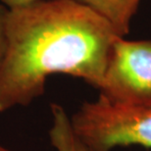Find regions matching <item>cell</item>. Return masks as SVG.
I'll return each instance as SVG.
<instances>
[{"label":"cell","instance_id":"obj_1","mask_svg":"<svg viewBox=\"0 0 151 151\" xmlns=\"http://www.w3.org/2000/svg\"><path fill=\"white\" fill-rule=\"evenodd\" d=\"M0 66V113L28 106L49 76L64 74L99 89L119 37L110 24L76 0H37L7 9Z\"/></svg>","mask_w":151,"mask_h":151},{"label":"cell","instance_id":"obj_6","mask_svg":"<svg viewBox=\"0 0 151 151\" xmlns=\"http://www.w3.org/2000/svg\"><path fill=\"white\" fill-rule=\"evenodd\" d=\"M7 8L4 5H0V66L6 51V37H5V17Z\"/></svg>","mask_w":151,"mask_h":151},{"label":"cell","instance_id":"obj_2","mask_svg":"<svg viewBox=\"0 0 151 151\" xmlns=\"http://www.w3.org/2000/svg\"><path fill=\"white\" fill-rule=\"evenodd\" d=\"M73 128L90 151H113L118 146L151 149V106L115 102L99 94L71 116Z\"/></svg>","mask_w":151,"mask_h":151},{"label":"cell","instance_id":"obj_8","mask_svg":"<svg viewBox=\"0 0 151 151\" xmlns=\"http://www.w3.org/2000/svg\"><path fill=\"white\" fill-rule=\"evenodd\" d=\"M0 151H12V150H11V149H9V148H7V147L4 146L1 142H0Z\"/></svg>","mask_w":151,"mask_h":151},{"label":"cell","instance_id":"obj_5","mask_svg":"<svg viewBox=\"0 0 151 151\" xmlns=\"http://www.w3.org/2000/svg\"><path fill=\"white\" fill-rule=\"evenodd\" d=\"M51 126L48 132L50 143L56 151H90L75 132L65 108L51 103Z\"/></svg>","mask_w":151,"mask_h":151},{"label":"cell","instance_id":"obj_7","mask_svg":"<svg viewBox=\"0 0 151 151\" xmlns=\"http://www.w3.org/2000/svg\"><path fill=\"white\" fill-rule=\"evenodd\" d=\"M37 1V0H1L3 5L9 10L26 7V6L34 4Z\"/></svg>","mask_w":151,"mask_h":151},{"label":"cell","instance_id":"obj_3","mask_svg":"<svg viewBox=\"0 0 151 151\" xmlns=\"http://www.w3.org/2000/svg\"><path fill=\"white\" fill-rule=\"evenodd\" d=\"M98 90L99 94L115 102L151 106V39L118 37Z\"/></svg>","mask_w":151,"mask_h":151},{"label":"cell","instance_id":"obj_4","mask_svg":"<svg viewBox=\"0 0 151 151\" xmlns=\"http://www.w3.org/2000/svg\"><path fill=\"white\" fill-rule=\"evenodd\" d=\"M110 24L116 34L125 37L141 0H76Z\"/></svg>","mask_w":151,"mask_h":151}]
</instances>
